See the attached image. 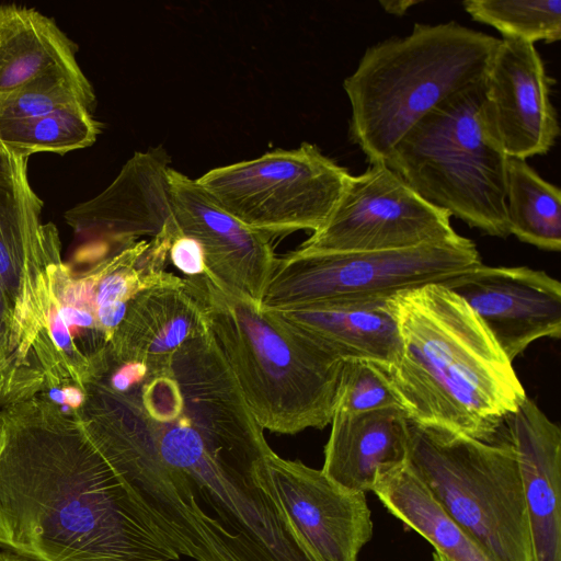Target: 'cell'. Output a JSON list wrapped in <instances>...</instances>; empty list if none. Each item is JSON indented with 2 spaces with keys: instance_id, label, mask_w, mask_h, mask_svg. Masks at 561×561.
Returning <instances> with one entry per match:
<instances>
[{
  "instance_id": "484cf974",
  "label": "cell",
  "mask_w": 561,
  "mask_h": 561,
  "mask_svg": "<svg viewBox=\"0 0 561 561\" xmlns=\"http://www.w3.org/2000/svg\"><path fill=\"white\" fill-rule=\"evenodd\" d=\"M472 20L491 25L503 37L547 44L561 38L560 0H466Z\"/></svg>"
},
{
  "instance_id": "cb8c5ba5",
  "label": "cell",
  "mask_w": 561,
  "mask_h": 561,
  "mask_svg": "<svg viewBox=\"0 0 561 561\" xmlns=\"http://www.w3.org/2000/svg\"><path fill=\"white\" fill-rule=\"evenodd\" d=\"M510 234L546 251L561 250V192L525 159L511 158L506 173Z\"/></svg>"
},
{
  "instance_id": "ba28073f",
  "label": "cell",
  "mask_w": 561,
  "mask_h": 561,
  "mask_svg": "<svg viewBox=\"0 0 561 561\" xmlns=\"http://www.w3.org/2000/svg\"><path fill=\"white\" fill-rule=\"evenodd\" d=\"M481 264L474 242L371 252L299 253L277 256L261 306L284 309L317 304H362L433 283L448 282Z\"/></svg>"
},
{
  "instance_id": "1f68e13d",
  "label": "cell",
  "mask_w": 561,
  "mask_h": 561,
  "mask_svg": "<svg viewBox=\"0 0 561 561\" xmlns=\"http://www.w3.org/2000/svg\"><path fill=\"white\" fill-rule=\"evenodd\" d=\"M0 561H36L8 550L0 552Z\"/></svg>"
},
{
  "instance_id": "277c9868",
  "label": "cell",
  "mask_w": 561,
  "mask_h": 561,
  "mask_svg": "<svg viewBox=\"0 0 561 561\" xmlns=\"http://www.w3.org/2000/svg\"><path fill=\"white\" fill-rule=\"evenodd\" d=\"M186 278L261 427L291 435L330 424L344 359L206 272Z\"/></svg>"
},
{
  "instance_id": "d6a6232c",
  "label": "cell",
  "mask_w": 561,
  "mask_h": 561,
  "mask_svg": "<svg viewBox=\"0 0 561 561\" xmlns=\"http://www.w3.org/2000/svg\"><path fill=\"white\" fill-rule=\"evenodd\" d=\"M432 561H448L445 557L439 554L438 552L434 551L432 554Z\"/></svg>"
},
{
  "instance_id": "7a4b0ae2",
  "label": "cell",
  "mask_w": 561,
  "mask_h": 561,
  "mask_svg": "<svg viewBox=\"0 0 561 561\" xmlns=\"http://www.w3.org/2000/svg\"><path fill=\"white\" fill-rule=\"evenodd\" d=\"M98 445L140 512L180 557L312 561L254 477L268 453L211 448L184 412L169 422L128 412L101 433Z\"/></svg>"
},
{
  "instance_id": "30bf717a",
  "label": "cell",
  "mask_w": 561,
  "mask_h": 561,
  "mask_svg": "<svg viewBox=\"0 0 561 561\" xmlns=\"http://www.w3.org/2000/svg\"><path fill=\"white\" fill-rule=\"evenodd\" d=\"M450 214L421 197L386 163L348 174L327 222L295 251L371 252L455 242Z\"/></svg>"
},
{
  "instance_id": "836d02e7",
  "label": "cell",
  "mask_w": 561,
  "mask_h": 561,
  "mask_svg": "<svg viewBox=\"0 0 561 561\" xmlns=\"http://www.w3.org/2000/svg\"><path fill=\"white\" fill-rule=\"evenodd\" d=\"M1 158H2V156H1V151H0V162H1Z\"/></svg>"
},
{
  "instance_id": "3957f363",
  "label": "cell",
  "mask_w": 561,
  "mask_h": 561,
  "mask_svg": "<svg viewBox=\"0 0 561 561\" xmlns=\"http://www.w3.org/2000/svg\"><path fill=\"white\" fill-rule=\"evenodd\" d=\"M388 305L402 348L385 373L408 420L495 442L527 396L481 320L444 283L399 293Z\"/></svg>"
},
{
  "instance_id": "7c38bea8",
  "label": "cell",
  "mask_w": 561,
  "mask_h": 561,
  "mask_svg": "<svg viewBox=\"0 0 561 561\" xmlns=\"http://www.w3.org/2000/svg\"><path fill=\"white\" fill-rule=\"evenodd\" d=\"M254 477L312 561H357L373 537L365 493L344 489L322 470L273 450L256 465Z\"/></svg>"
},
{
  "instance_id": "4fadbf2b",
  "label": "cell",
  "mask_w": 561,
  "mask_h": 561,
  "mask_svg": "<svg viewBox=\"0 0 561 561\" xmlns=\"http://www.w3.org/2000/svg\"><path fill=\"white\" fill-rule=\"evenodd\" d=\"M513 363L535 341L561 336V284L545 271L482 263L444 283Z\"/></svg>"
},
{
  "instance_id": "8992f818",
  "label": "cell",
  "mask_w": 561,
  "mask_h": 561,
  "mask_svg": "<svg viewBox=\"0 0 561 561\" xmlns=\"http://www.w3.org/2000/svg\"><path fill=\"white\" fill-rule=\"evenodd\" d=\"M507 161L482 80L431 110L385 163L428 203L471 228L506 238Z\"/></svg>"
},
{
  "instance_id": "5b68a950",
  "label": "cell",
  "mask_w": 561,
  "mask_h": 561,
  "mask_svg": "<svg viewBox=\"0 0 561 561\" xmlns=\"http://www.w3.org/2000/svg\"><path fill=\"white\" fill-rule=\"evenodd\" d=\"M500 39L455 21L415 23L403 37L368 47L343 89L351 104L350 139L369 164L431 110L484 80Z\"/></svg>"
},
{
  "instance_id": "9a60e30c",
  "label": "cell",
  "mask_w": 561,
  "mask_h": 561,
  "mask_svg": "<svg viewBox=\"0 0 561 561\" xmlns=\"http://www.w3.org/2000/svg\"><path fill=\"white\" fill-rule=\"evenodd\" d=\"M170 369L184 415L208 446L272 450L207 324L172 355Z\"/></svg>"
},
{
  "instance_id": "d4e9b609",
  "label": "cell",
  "mask_w": 561,
  "mask_h": 561,
  "mask_svg": "<svg viewBox=\"0 0 561 561\" xmlns=\"http://www.w3.org/2000/svg\"><path fill=\"white\" fill-rule=\"evenodd\" d=\"M101 130L92 111L70 105L43 116L0 121V147L25 157L37 152L65 154L92 146Z\"/></svg>"
},
{
  "instance_id": "6da1fadb",
  "label": "cell",
  "mask_w": 561,
  "mask_h": 561,
  "mask_svg": "<svg viewBox=\"0 0 561 561\" xmlns=\"http://www.w3.org/2000/svg\"><path fill=\"white\" fill-rule=\"evenodd\" d=\"M0 548L36 561H179L80 417L38 393L0 408Z\"/></svg>"
},
{
  "instance_id": "9c48e42d",
  "label": "cell",
  "mask_w": 561,
  "mask_h": 561,
  "mask_svg": "<svg viewBox=\"0 0 561 561\" xmlns=\"http://www.w3.org/2000/svg\"><path fill=\"white\" fill-rule=\"evenodd\" d=\"M348 171L302 142L214 168L196 182L226 211L268 237L318 231L329 219Z\"/></svg>"
},
{
  "instance_id": "e0dca14e",
  "label": "cell",
  "mask_w": 561,
  "mask_h": 561,
  "mask_svg": "<svg viewBox=\"0 0 561 561\" xmlns=\"http://www.w3.org/2000/svg\"><path fill=\"white\" fill-rule=\"evenodd\" d=\"M170 158L161 147L135 152L114 181L64 214L76 234L125 245L176 228L169 184Z\"/></svg>"
},
{
  "instance_id": "5bb4252c",
  "label": "cell",
  "mask_w": 561,
  "mask_h": 561,
  "mask_svg": "<svg viewBox=\"0 0 561 561\" xmlns=\"http://www.w3.org/2000/svg\"><path fill=\"white\" fill-rule=\"evenodd\" d=\"M169 184L176 226L201 245L206 273L228 289L261 304L277 257L271 237L243 225L196 179L171 167Z\"/></svg>"
},
{
  "instance_id": "44dd1931",
  "label": "cell",
  "mask_w": 561,
  "mask_h": 561,
  "mask_svg": "<svg viewBox=\"0 0 561 561\" xmlns=\"http://www.w3.org/2000/svg\"><path fill=\"white\" fill-rule=\"evenodd\" d=\"M268 310L344 360H366L387 370L400 359L401 337L388 300Z\"/></svg>"
},
{
  "instance_id": "ac0fdd59",
  "label": "cell",
  "mask_w": 561,
  "mask_h": 561,
  "mask_svg": "<svg viewBox=\"0 0 561 561\" xmlns=\"http://www.w3.org/2000/svg\"><path fill=\"white\" fill-rule=\"evenodd\" d=\"M529 520L533 561H561V431L529 398L505 421Z\"/></svg>"
},
{
  "instance_id": "f546056e",
  "label": "cell",
  "mask_w": 561,
  "mask_h": 561,
  "mask_svg": "<svg viewBox=\"0 0 561 561\" xmlns=\"http://www.w3.org/2000/svg\"><path fill=\"white\" fill-rule=\"evenodd\" d=\"M171 262L187 277L203 275L206 272L204 254L201 245L192 238L182 233L175 236L169 249Z\"/></svg>"
},
{
  "instance_id": "ffe728a7",
  "label": "cell",
  "mask_w": 561,
  "mask_h": 561,
  "mask_svg": "<svg viewBox=\"0 0 561 561\" xmlns=\"http://www.w3.org/2000/svg\"><path fill=\"white\" fill-rule=\"evenodd\" d=\"M322 471L350 491H373L380 473L405 463L408 417L399 408L333 414Z\"/></svg>"
},
{
  "instance_id": "52a82bcc",
  "label": "cell",
  "mask_w": 561,
  "mask_h": 561,
  "mask_svg": "<svg viewBox=\"0 0 561 561\" xmlns=\"http://www.w3.org/2000/svg\"><path fill=\"white\" fill-rule=\"evenodd\" d=\"M407 465L491 561H533L520 469L508 440L485 443L408 420Z\"/></svg>"
},
{
  "instance_id": "f1b7e54d",
  "label": "cell",
  "mask_w": 561,
  "mask_h": 561,
  "mask_svg": "<svg viewBox=\"0 0 561 561\" xmlns=\"http://www.w3.org/2000/svg\"><path fill=\"white\" fill-rule=\"evenodd\" d=\"M43 380L20 362L12 311L0 293V408L42 392Z\"/></svg>"
},
{
  "instance_id": "d6986e66",
  "label": "cell",
  "mask_w": 561,
  "mask_h": 561,
  "mask_svg": "<svg viewBox=\"0 0 561 561\" xmlns=\"http://www.w3.org/2000/svg\"><path fill=\"white\" fill-rule=\"evenodd\" d=\"M206 325L187 278L149 287L127 305L107 353L115 363H138L148 371L168 367L172 355Z\"/></svg>"
},
{
  "instance_id": "2e32d148",
  "label": "cell",
  "mask_w": 561,
  "mask_h": 561,
  "mask_svg": "<svg viewBox=\"0 0 561 561\" xmlns=\"http://www.w3.org/2000/svg\"><path fill=\"white\" fill-rule=\"evenodd\" d=\"M550 78L535 44L502 37L484 78L485 106L511 158L547 153L560 134Z\"/></svg>"
},
{
  "instance_id": "4316f807",
  "label": "cell",
  "mask_w": 561,
  "mask_h": 561,
  "mask_svg": "<svg viewBox=\"0 0 561 561\" xmlns=\"http://www.w3.org/2000/svg\"><path fill=\"white\" fill-rule=\"evenodd\" d=\"M70 105L92 112L96 105L94 89L79 65L53 69L0 102V121L43 116Z\"/></svg>"
},
{
  "instance_id": "4dcf8cb0",
  "label": "cell",
  "mask_w": 561,
  "mask_h": 561,
  "mask_svg": "<svg viewBox=\"0 0 561 561\" xmlns=\"http://www.w3.org/2000/svg\"><path fill=\"white\" fill-rule=\"evenodd\" d=\"M420 1L417 0H380L379 4L382 7V9L392 15L396 16H403L408 10L419 4Z\"/></svg>"
},
{
  "instance_id": "7402d4cb",
  "label": "cell",
  "mask_w": 561,
  "mask_h": 561,
  "mask_svg": "<svg viewBox=\"0 0 561 561\" xmlns=\"http://www.w3.org/2000/svg\"><path fill=\"white\" fill-rule=\"evenodd\" d=\"M78 46L33 8L0 5V102L48 71L79 65Z\"/></svg>"
},
{
  "instance_id": "603a6c76",
  "label": "cell",
  "mask_w": 561,
  "mask_h": 561,
  "mask_svg": "<svg viewBox=\"0 0 561 561\" xmlns=\"http://www.w3.org/2000/svg\"><path fill=\"white\" fill-rule=\"evenodd\" d=\"M371 492L394 517L424 537L448 561H491L407 462L380 473Z\"/></svg>"
},
{
  "instance_id": "8fae6325",
  "label": "cell",
  "mask_w": 561,
  "mask_h": 561,
  "mask_svg": "<svg viewBox=\"0 0 561 561\" xmlns=\"http://www.w3.org/2000/svg\"><path fill=\"white\" fill-rule=\"evenodd\" d=\"M0 293L14 320L21 364L42 377L34 345L44 323L47 266L61 257L58 230L42 224L44 202L28 180V159L0 147Z\"/></svg>"
},
{
  "instance_id": "83f0119b",
  "label": "cell",
  "mask_w": 561,
  "mask_h": 561,
  "mask_svg": "<svg viewBox=\"0 0 561 561\" xmlns=\"http://www.w3.org/2000/svg\"><path fill=\"white\" fill-rule=\"evenodd\" d=\"M389 408L401 409L385 370L366 360H344L334 413L356 414Z\"/></svg>"
}]
</instances>
